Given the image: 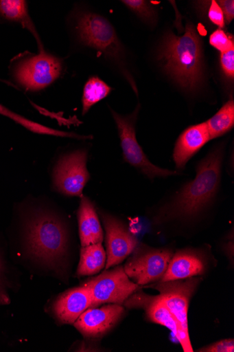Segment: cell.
Returning a JSON list of instances; mask_svg holds the SVG:
<instances>
[{
	"instance_id": "obj_1",
	"label": "cell",
	"mask_w": 234,
	"mask_h": 352,
	"mask_svg": "<svg viewBox=\"0 0 234 352\" xmlns=\"http://www.w3.org/2000/svg\"><path fill=\"white\" fill-rule=\"evenodd\" d=\"M73 48L86 50L109 63L130 85L139 97L136 81L128 69L127 54L112 23L104 15L75 8L65 19Z\"/></svg>"
},
{
	"instance_id": "obj_2",
	"label": "cell",
	"mask_w": 234,
	"mask_h": 352,
	"mask_svg": "<svg viewBox=\"0 0 234 352\" xmlns=\"http://www.w3.org/2000/svg\"><path fill=\"white\" fill-rule=\"evenodd\" d=\"M224 148L213 149L196 166V176L184 184L161 210L159 221H191L202 214L215 199L222 183Z\"/></svg>"
},
{
	"instance_id": "obj_3",
	"label": "cell",
	"mask_w": 234,
	"mask_h": 352,
	"mask_svg": "<svg viewBox=\"0 0 234 352\" xmlns=\"http://www.w3.org/2000/svg\"><path fill=\"white\" fill-rule=\"evenodd\" d=\"M158 59L165 73L183 90L195 92L202 87L204 81L203 43L193 23L187 24L182 36L172 31L166 33Z\"/></svg>"
},
{
	"instance_id": "obj_4",
	"label": "cell",
	"mask_w": 234,
	"mask_h": 352,
	"mask_svg": "<svg viewBox=\"0 0 234 352\" xmlns=\"http://www.w3.org/2000/svg\"><path fill=\"white\" fill-rule=\"evenodd\" d=\"M10 81L20 91L36 93L56 82L64 74L62 58L47 52H21L13 57L8 67Z\"/></svg>"
},
{
	"instance_id": "obj_5",
	"label": "cell",
	"mask_w": 234,
	"mask_h": 352,
	"mask_svg": "<svg viewBox=\"0 0 234 352\" xmlns=\"http://www.w3.org/2000/svg\"><path fill=\"white\" fill-rule=\"evenodd\" d=\"M26 240L29 252L49 265L62 259L68 249L69 239L65 227L50 214H40L30 221Z\"/></svg>"
},
{
	"instance_id": "obj_6",
	"label": "cell",
	"mask_w": 234,
	"mask_h": 352,
	"mask_svg": "<svg viewBox=\"0 0 234 352\" xmlns=\"http://www.w3.org/2000/svg\"><path fill=\"white\" fill-rule=\"evenodd\" d=\"M140 110L141 105L139 104L132 113L123 116L110 109L117 125L124 162L150 180L180 175L178 171L161 168L150 162L137 138L136 123Z\"/></svg>"
},
{
	"instance_id": "obj_7",
	"label": "cell",
	"mask_w": 234,
	"mask_h": 352,
	"mask_svg": "<svg viewBox=\"0 0 234 352\" xmlns=\"http://www.w3.org/2000/svg\"><path fill=\"white\" fill-rule=\"evenodd\" d=\"M202 280L197 276L186 279L159 282L151 287L159 292L167 307L175 316L180 327L183 341L180 344L186 352H192L188 331V309L190 300Z\"/></svg>"
},
{
	"instance_id": "obj_8",
	"label": "cell",
	"mask_w": 234,
	"mask_h": 352,
	"mask_svg": "<svg viewBox=\"0 0 234 352\" xmlns=\"http://www.w3.org/2000/svg\"><path fill=\"white\" fill-rule=\"evenodd\" d=\"M169 248H154L139 244L126 263L124 270L130 279L139 285L160 280L173 257Z\"/></svg>"
},
{
	"instance_id": "obj_9",
	"label": "cell",
	"mask_w": 234,
	"mask_h": 352,
	"mask_svg": "<svg viewBox=\"0 0 234 352\" xmlns=\"http://www.w3.org/2000/svg\"><path fill=\"white\" fill-rule=\"evenodd\" d=\"M90 292L91 307L104 304L124 305L141 285L131 280L123 267H117L89 279L84 283Z\"/></svg>"
},
{
	"instance_id": "obj_10",
	"label": "cell",
	"mask_w": 234,
	"mask_h": 352,
	"mask_svg": "<svg viewBox=\"0 0 234 352\" xmlns=\"http://www.w3.org/2000/svg\"><path fill=\"white\" fill-rule=\"evenodd\" d=\"M88 152L78 149L62 155L54 173L55 188L65 196L83 197V190L91 177L86 164Z\"/></svg>"
},
{
	"instance_id": "obj_11",
	"label": "cell",
	"mask_w": 234,
	"mask_h": 352,
	"mask_svg": "<svg viewBox=\"0 0 234 352\" xmlns=\"http://www.w3.org/2000/svg\"><path fill=\"white\" fill-rule=\"evenodd\" d=\"M106 230L107 261L106 270L119 265L124 261L139 244L124 223L116 217L100 213Z\"/></svg>"
},
{
	"instance_id": "obj_12",
	"label": "cell",
	"mask_w": 234,
	"mask_h": 352,
	"mask_svg": "<svg viewBox=\"0 0 234 352\" xmlns=\"http://www.w3.org/2000/svg\"><path fill=\"white\" fill-rule=\"evenodd\" d=\"M124 311V308L118 304L91 307L80 316L73 325L84 337L100 338L118 323Z\"/></svg>"
},
{
	"instance_id": "obj_13",
	"label": "cell",
	"mask_w": 234,
	"mask_h": 352,
	"mask_svg": "<svg viewBox=\"0 0 234 352\" xmlns=\"http://www.w3.org/2000/svg\"><path fill=\"white\" fill-rule=\"evenodd\" d=\"M124 305L130 309H143L151 322L171 330L180 343H182V333L177 320L160 296H151L137 292L131 295Z\"/></svg>"
},
{
	"instance_id": "obj_14",
	"label": "cell",
	"mask_w": 234,
	"mask_h": 352,
	"mask_svg": "<svg viewBox=\"0 0 234 352\" xmlns=\"http://www.w3.org/2000/svg\"><path fill=\"white\" fill-rule=\"evenodd\" d=\"M206 255L200 250L185 249L174 254L168 269L159 280L165 282L203 275L207 269Z\"/></svg>"
},
{
	"instance_id": "obj_15",
	"label": "cell",
	"mask_w": 234,
	"mask_h": 352,
	"mask_svg": "<svg viewBox=\"0 0 234 352\" xmlns=\"http://www.w3.org/2000/svg\"><path fill=\"white\" fill-rule=\"evenodd\" d=\"M91 307L90 292L82 284L60 295L54 302L52 310L60 323L74 324L80 316Z\"/></svg>"
},
{
	"instance_id": "obj_16",
	"label": "cell",
	"mask_w": 234,
	"mask_h": 352,
	"mask_svg": "<svg viewBox=\"0 0 234 352\" xmlns=\"http://www.w3.org/2000/svg\"><path fill=\"white\" fill-rule=\"evenodd\" d=\"M209 141L211 140L206 122L187 128L175 145L173 157L176 168L183 170L189 160Z\"/></svg>"
},
{
	"instance_id": "obj_17",
	"label": "cell",
	"mask_w": 234,
	"mask_h": 352,
	"mask_svg": "<svg viewBox=\"0 0 234 352\" xmlns=\"http://www.w3.org/2000/svg\"><path fill=\"white\" fill-rule=\"evenodd\" d=\"M0 24L17 25L34 38L38 52L46 51L38 28L29 12L25 0H0Z\"/></svg>"
},
{
	"instance_id": "obj_18",
	"label": "cell",
	"mask_w": 234,
	"mask_h": 352,
	"mask_svg": "<svg viewBox=\"0 0 234 352\" xmlns=\"http://www.w3.org/2000/svg\"><path fill=\"white\" fill-rule=\"evenodd\" d=\"M78 225L82 247L102 243L104 232L91 200L83 196L78 210Z\"/></svg>"
},
{
	"instance_id": "obj_19",
	"label": "cell",
	"mask_w": 234,
	"mask_h": 352,
	"mask_svg": "<svg viewBox=\"0 0 234 352\" xmlns=\"http://www.w3.org/2000/svg\"><path fill=\"white\" fill-rule=\"evenodd\" d=\"M107 255L102 243L82 247L77 274L91 276L102 271L106 265Z\"/></svg>"
},
{
	"instance_id": "obj_20",
	"label": "cell",
	"mask_w": 234,
	"mask_h": 352,
	"mask_svg": "<svg viewBox=\"0 0 234 352\" xmlns=\"http://www.w3.org/2000/svg\"><path fill=\"white\" fill-rule=\"evenodd\" d=\"M0 115L7 117L16 124L25 128L26 130L38 135H50L59 138H73L77 140H85L86 137L78 135L73 133H67L58 130L53 129V128L48 127L43 124H39L36 122L32 121L24 116L16 113L0 104Z\"/></svg>"
},
{
	"instance_id": "obj_21",
	"label": "cell",
	"mask_w": 234,
	"mask_h": 352,
	"mask_svg": "<svg viewBox=\"0 0 234 352\" xmlns=\"http://www.w3.org/2000/svg\"><path fill=\"white\" fill-rule=\"evenodd\" d=\"M210 140L220 138L231 131L234 126V102L229 100L212 118L205 122Z\"/></svg>"
},
{
	"instance_id": "obj_22",
	"label": "cell",
	"mask_w": 234,
	"mask_h": 352,
	"mask_svg": "<svg viewBox=\"0 0 234 352\" xmlns=\"http://www.w3.org/2000/svg\"><path fill=\"white\" fill-rule=\"evenodd\" d=\"M113 89L97 76L86 82L82 94V115L85 116L96 104L108 97Z\"/></svg>"
},
{
	"instance_id": "obj_23",
	"label": "cell",
	"mask_w": 234,
	"mask_h": 352,
	"mask_svg": "<svg viewBox=\"0 0 234 352\" xmlns=\"http://www.w3.org/2000/svg\"><path fill=\"white\" fill-rule=\"evenodd\" d=\"M121 3L145 22L149 24L156 23L157 13L150 2L145 0H123Z\"/></svg>"
},
{
	"instance_id": "obj_24",
	"label": "cell",
	"mask_w": 234,
	"mask_h": 352,
	"mask_svg": "<svg viewBox=\"0 0 234 352\" xmlns=\"http://www.w3.org/2000/svg\"><path fill=\"white\" fill-rule=\"evenodd\" d=\"M210 44L220 53L234 50V40L232 35L222 29H218L210 37Z\"/></svg>"
},
{
	"instance_id": "obj_25",
	"label": "cell",
	"mask_w": 234,
	"mask_h": 352,
	"mask_svg": "<svg viewBox=\"0 0 234 352\" xmlns=\"http://www.w3.org/2000/svg\"><path fill=\"white\" fill-rule=\"evenodd\" d=\"M220 66L226 78L233 82L234 79V50L220 54Z\"/></svg>"
},
{
	"instance_id": "obj_26",
	"label": "cell",
	"mask_w": 234,
	"mask_h": 352,
	"mask_svg": "<svg viewBox=\"0 0 234 352\" xmlns=\"http://www.w3.org/2000/svg\"><path fill=\"white\" fill-rule=\"evenodd\" d=\"M209 8L208 10V17L209 21L214 25L222 29L225 27V21L222 10L216 1H208Z\"/></svg>"
},
{
	"instance_id": "obj_27",
	"label": "cell",
	"mask_w": 234,
	"mask_h": 352,
	"mask_svg": "<svg viewBox=\"0 0 234 352\" xmlns=\"http://www.w3.org/2000/svg\"><path fill=\"white\" fill-rule=\"evenodd\" d=\"M198 351L202 352H233L234 340L233 339H225L218 341L209 346L200 349Z\"/></svg>"
},
{
	"instance_id": "obj_28",
	"label": "cell",
	"mask_w": 234,
	"mask_h": 352,
	"mask_svg": "<svg viewBox=\"0 0 234 352\" xmlns=\"http://www.w3.org/2000/svg\"><path fill=\"white\" fill-rule=\"evenodd\" d=\"M218 6L222 10L225 24L229 25L234 19V1L233 0H217Z\"/></svg>"
},
{
	"instance_id": "obj_29",
	"label": "cell",
	"mask_w": 234,
	"mask_h": 352,
	"mask_svg": "<svg viewBox=\"0 0 234 352\" xmlns=\"http://www.w3.org/2000/svg\"><path fill=\"white\" fill-rule=\"evenodd\" d=\"M3 267L2 261L0 260V305H9L11 302L4 282Z\"/></svg>"
},
{
	"instance_id": "obj_30",
	"label": "cell",
	"mask_w": 234,
	"mask_h": 352,
	"mask_svg": "<svg viewBox=\"0 0 234 352\" xmlns=\"http://www.w3.org/2000/svg\"><path fill=\"white\" fill-rule=\"evenodd\" d=\"M0 82L5 84L8 86L14 88V89L18 90L17 87L12 82H11L10 80H7L3 79L2 78H0Z\"/></svg>"
}]
</instances>
